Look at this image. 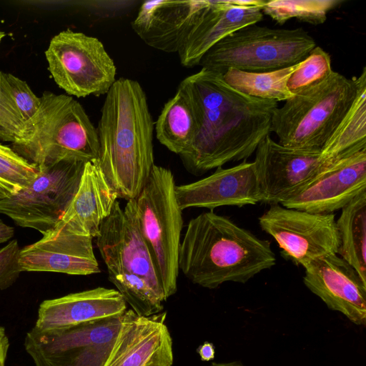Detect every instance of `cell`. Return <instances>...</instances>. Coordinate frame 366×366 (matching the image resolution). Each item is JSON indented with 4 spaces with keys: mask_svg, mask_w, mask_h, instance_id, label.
Returning <instances> with one entry per match:
<instances>
[{
    "mask_svg": "<svg viewBox=\"0 0 366 366\" xmlns=\"http://www.w3.org/2000/svg\"><path fill=\"white\" fill-rule=\"evenodd\" d=\"M194 108L198 132L179 155L185 169L199 176L229 162L246 161L270 134L277 102L244 94L223 74L202 68L179 84Z\"/></svg>",
    "mask_w": 366,
    "mask_h": 366,
    "instance_id": "6da1fadb",
    "label": "cell"
},
{
    "mask_svg": "<svg viewBox=\"0 0 366 366\" xmlns=\"http://www.w3.org/2000/svg\"><path fill=\"white\" fill-rule=\"evenodd\" d=\"M97 128L99 165L118 198H136L154 162V122L136 80L119 78L106 94Z\"/></svg>",
    "mask_w": 366,
    "mask_h": 366,
    "instance_id": "7a4b0ae2",
    "label": "cell"
},
{
    "mask_svg": "<svg viewBox=\"0 0 366 366\" xmlns=\"http://www.w3.org/2000/svg\"><path fill=\"white\" fill-rule=\"evenodd\" d=\"M275 264L269 241L213 210L189 220L178 258L179 272L207 289L227 282L246 283Z\"/></svg>",
    "mask_w": 366,
    "mask_h": 366,
    "instance_id": "3957f363",
    "label": "cell"
},
{
    "mask_svg": "<svg viewBox=\"0 0 366 366\" xmlns=\"http://www.w3.org/2000/svg\"><path fill=\"white\" fill-rule=\"evenodd\" d=\"M39 108L11 148L39 170L64 160H98L97 128L82 105L66 94L44 92Z\"/></svg>",
    "mask_w": 366,
    "mask_h": 366,
    "instance_id": "277c9868",
    "label": "cell"
},
{
    "mask_svg": "<svg viewBox=\"0 0 366 366\" xmlns=\"http://www.w3.org/2000/svg\"><path fill=\"white\" fill-rule=\"evenodd\" d=\"M356 93V77L348 79L332 70L277 107L271 132L285 147L320 151L350 109Z\"/></svg>",
    "mask_w": 366,
    "mask_h": 366,
    "instance_id": "5b68a950",
    "label": "cell"
},
{
    "mask_svg": "<svg viewBox=\"0 0 366 366\" xmlns=\"http://www.w3.org/2000/svg\"><path fill=\"white\" fill-rule=\"evenodd\" d=\"M175 187L172 171L154 164L139 195L124 207L134 217L149 246L166 300L177 292L179 272L183 218Z\"/></svg>",
    "mask_w": 366,
    "mask_h": 366,
    "instance_id": "8992f818",
    "label": "cell"
},
{
    "mask_svg": "<svg viewBox=\"0 0 366 366\" xmlns=\"http://www.w3.org/2000/svg\"><path fill=\"white\" fill-rule=\"evenodd\" d=\"M317 46L302 28L249 25L224 37L201 59L202 68L224 74L229 69L262 72L295 65Z\"/></svg>",
    "mask_w": 366,
    "mask_h": 366,
    "instance_id": "52a82bcc",
    "label": "cell"
},
{
    "mask_svg": "<svg viewBox=\"0 0 366 366\" xmlns=\"http://www.w3.org/2000/svg\"><path fill=\"white\" fill-rule=\"evenodd\" d=\"M45 56L52 78L69 96L107 94L117 80L114 61L97 37L62 31L51 39Z\"/></svg>",
    "mask_w": 366,
    "mask_h": 366,
    "instance_id": "ba28073f",
    "label": "cell"
},
{
    "mask_svg": "<svg viewBox=\"0 0 366 366\" xmlns=\"http://www.w3.org/2000/svg\"><path fill=\"white\" fill-rule=\"evenodd\" d=\"M85 164L79 160H64L39 170L26 189L9 199H0V213L21 227L44 234L57 224L69 207Z\"/></svg>",
    "mask_w": 366,
    "mask_h": 366,
    "instance_id": "9c48e42d",
    "label": "cell"
},
{
    "mask_svg": "<svg viewBox=\"0 0 366 366\" xmlns=\"http://www.w3.org/2000/svg\"><path fill=\"white\" fill-rule=\"evenodd\" d=\"M121 315L39 332L31 329L24 348L36 366H104L115 342Z\"/></svg>",
    "mask_w": 366,
    "mask_h": 366,
    "instance_id": "30bf717a",
    "label": "cell"
},
{
    "mask_svg": "<svg viewBox=\"0 0 366 366\" xmlns=\"http://www.w3.org/2000/svg\"><path fill=\"white\" fill-rule=\"evenodd\" d=\"M259 224L288 257L303 267L317 258L337 253L339 236L333 213H313L270 204L259 217Z\"/></svg>",
    "mask_w": 366,
    "mask_h": 366,
    "instance_id": "8fae6325",
    "label": "cell"
},
{
    "mask_svg": "<svg viewBox=\"0 0 366 366\" xmlns=\"http://www.w3.org/2000/svg\"><path fill=\"white\" fill-rule=\"evenodd\" d=\"M97 245L107 272H122L144 280L165 302L159 275L134 217L117 201L102 222Z\"/></svg>",
    "mask_w": 366,
    "mask_h": 366,
    "instance_id": "7c38bea8",
    "label": "cell"
},
{
    "mask_svg": "<svg viewBox=\"0 0 366 366\" xmlns=\"http://www.w3.org/2000/svg\"><path fill=\"white\" fill-rule=\"evenodd\" d=\"M366 191V149L339 159L319 172L280 204L313 213L341 210Z\"/></svg>",
    "mask_w": 366,
    "mask_h": 366,
    "instance_id": "4fadbf2b",
    "label": "cell"
},
{
    "mask_svg": "<svg viewBox=\"0 0 366 366\" xmlns=\"http://www.w3.org/2000/svg\"><path fill=\"white\" fill-rule=\"evenodd\" d=\"M262 202L280 204L325 167L320 151L290 148L267 136L258 145L253 161Z\"/></svg>",
    "mask_w": 366,
    "mask_h": 366,
    "instance_id": "5bb4252c",
    "label": "cell"
},
{
    "mask_svg": "<svg viewBox=\"0 0 366 366\" xmlns=\"http://www.w3.org/2000/svg\"><path fill=\"white\" fill-rule=\"evenodd\" d=\"M166 312L142 316L126 310L104 366H172V339Z\"/></svg>",
    "mask_w": 366,
    "mask_h": 366,
    "instance_id": "9a60e30c",
    "label": "cell"
},
{
    "mask_svg": "<svg viewBox=\"0 0 366 366\" xmlns=\"http://www.w3.org/2000/svg\"><path fill=\"white\" fill-rule=\"evenodd\" d=\"M303 282L332 310L357 325L366 322V283L337 254L317 258L305 267Z\"/></svg>",
    "mask_w": 366,
    "mask_h": 366,
    "instance_id": "2e32d148",
    "label": "cell"
},
{
    "mask_svg": "<svg viewBox=\"0 0 366 366\" xmlns=\"http://www.w3.org/2000/svg\"><path fill=\"white\" fill-rule=\"evenodd\" d=\"M208 4L209 0L144 1L132 27L148 46L167 53H178Z\"/></svg>",
    "mask_w": 366,
    "mask_h": 366,
    "instance_id": "e0dca14e",
    "label": "cell"
},
{
    "mask_svg": "<svg viewBox=\"0 0 366 366\" xmlns=\"http://www.w3.org/2000/svg\"><path fill=\"white\" fill-rule=\"evenodd\" d=\"M92 239L56 225L42 237L21 249L22 272H48L72 275L101 272L94 252Z\"/></svg>",
    "mask_w": 366,
    "mask_h": 366,
    "instance_id": "ac0fdd59",
    "label": "cell"
},
{
    "mask_svg": "<svg viewBox=\"0 0 366 366\" xmlns=\"http://www.w3.org/2000/svg\"><path fill=\"white\" fill-rule=\"evenodd\" d=\"M175 193L182 210L190 207L213 210L221 206L242 207L262 202L254 163L246 161L230 168L218 167L196 182L176 185Z\"/></svg>",
    "mask_w": 366,
    "mask_h": 366,
    "instance_id": "d6986e66",
    "label": "cell"
},
{
    "mask_svg": "<svg viewBox=\"0 0 366 366\" xmlns=\"http://www.w3.org/2000/svg\"><path fill=\"white\" fill-rule=\"evenodd\" d=\"M264 0H209L196 26L177 53L185 67L199 65L206 52L242 27L263 19Z\"/></svg>",
    "mask_w": 366,
    "mask_h": 366,
    "instance_id": "ffe728a7",
    "label": "cell"
},
{
    "mask_svg": "<svg viewBox=\"0 0 366 366\" xmlns=\"http://www.w3.org/2000/svg\"><path fill=\"white\" fill-rule=\"evenodd\" d=\"M127 303L116 289L98 287L43 301L32 329L41 332L66 328L122 315Z\"/></svg>",
    "mask_w": 366,
    "mask_h": 366,
    "instance_id": "44dd1931",
    "label": "cell"
},
{
    "mask_svg": "<svg viewBox=\"0 0 366 366\" xmlns=\"http://www.w3.org/2000/svg\"><path fill=\"white\" fill-rule=\"evenodd\" d=\"M117 199L98 161L87 162L77 191L56 225L72 234L96 238Z\"/></svg>",
    "mask_w": 366,
    "mask_h": 366,
    "instance_id": "7402d4cb",
    "label": "cell"
},
{
    "mask_svg": "<svg viewBox=\"0 0 366 366\" xmlns=\"http://www.w3.org/2000/svg\"><path fill=\"white\" fill-rule=\"evenodd\" d=\"M357 93L350 109L320 150L325 167L366 149V68L356 77Z\"/></svg>",
    "mask_w": 366,
    "mask_h": 366,
    "instance_id": "603a6c76",
    "label": "cell"
},
{
    "mask_svg": "<svg viewBox=\"0 0 366 366\" xmlns=\"http://www.w3.org/2000/svg\"><path fill=\"white\" fill-rule=\"evenodd\" d=\"M40 102L25 81L0 71V141H17L36 114Z\"/></svg>",
    "mask_w": 366,
    "mask_h": 366,
    "instance_id": "cb8c5ba5",
    "label": "cell"
},
{
    "mask_svg": "<svg viewBox=\"0 0 366 366\" xmlns=\"http://www.w3.org/2000/svg\"><path fill=\"white\" fill-rule=\"evenodd\" d=\"M197 132L194 108L186 94L178 88L154 122L156 137L160 144L179 156L189 150Z\"/></svg>",
    "mask_w": 366,
    "mask_h": 366,
    "instance_id": "d4e9b609",
    "label": "cell"
},
{
    "mask_svg": "<svg viewBox=\"0 0 366 366\" xmlns=\"http://www.w3.org/2000/svg\"><path fill=\"white\" fill-rule=\"evenodd\" d=\"M337 254L350 264L366 283V191L341 209L336 220Z\"/></svg>",
    "mask_w": 366,
    "mask_h": 366,
    "instance_id": "484cf974",
    "label": "cell"
},
{
    "mask_svg": "<svg viewBox=\"0 0 366 366\" xmlns=\"http://www.w3.org/2000/svg\"><path fill=\"white\" fill-rule=\"evenodd\" d=\"M300 64L262 72L229 69L223 74V79L232 87L248 96L285 102L293 95L287 88L288 79Z\"/></svg>",
    "mask_w": 366,
    "mask_h": 366,
    "instance_id": "4316f807",
    "label": "cell"
},
{
    "mask_svg": "<svg viewBox=\"0 0 366 366\" xmlns=\"http://www.w3.org/2000/svg\"><path fill=\"white\" fill-rule=\"evenodd\" d=\"M345 0H272L266 1L262 8L263 14L269 16L279 24L291 19L312 25L323 24L328 13L340 6Z\"/></svg>",
    "mask_w": 366,
    "mask_h": 366,
    "instance_id": "83f0119b",
    "label": "cell"
},
{
    "mask_svg": "<svg viewBox=\"0 0 366 366\" xmlns=\"http://www.w3.org/2000/svg\"><path fill=\"white\" fill-rule=\"evenodd\" d=\"M108 278L136 314L147 317L162 312L164 302L142 278L122 272H108Z\"/></svg>",
    "mask_w": 366,
    "mask_h": 366,
    "instance_id": "f1b7e54d",
    "label": "cell"
},
{
    "mask_svg": "<svg viewBox=\"0 0 366 366\" xmlns=\"http://www.w3.org/2000/svg\"><path fill=\"white\" fill-rule=\"evenodd\" d=\"M39 168L0 143V199H9L26 189L38 176Z\"/></svg>",
    "mask_w": 366,
    "mask_h": 366,
    "instance_id": "f546056e",
    "label": "cell"
},
{
    "mask_svg": "<svg viewBox=\"0 0 366 366\" xmlns=\"http://www.w3.org/2000/svg\"><path fill=\"white\" fill-rule=\"evenodd\" d=\"M332 71L330 55L316 46L291 74L287 88L294 94L325 79Z\"/></svg>",
    "mask_w": 366,
    "mask_h": 366,
    "instance_id": "4dcf8cb0",
    "label": "cell"
},
{
    "mask_svg": "<svg viewBox=\"0 0 366 366\" xmlns=\"http://www.w3.org/2000/svg\"><path fill=\"white\" fill-rule=\"evenodd\" d=\"M20 251L16 239H12L0 248V290L13 285L22 272L19 264Z\"/></svg>",
    "mask_w": 366,
    "mask_h": 366,
    "instance_id": "1f68e13d",
    "label": "cell"
},
{
    "mask_svg": "<svg viewBox=\"0 0 366 366\" xmlns=\"http://www.w3.org/2000/svg\"><path fill=\"white\" fill-rule=\"evenodd\" d=\"M9 348V340L4 327L0 325V366H5Z\"/></svg>",
    "mask_w": 366,
    "mask_h": 366,
    "instance_id": "d6a6232c",
    "label": "cell"
},
{
    "mask_svg": "<svg viewBox=\"0 0 366 366\" xmlns=\"http://www.w3.org/2000/svg\"><path fill=\"white\" fill-rule=\"evenodd\" d=\"M197 352L202 361L212 360L214 358V346L211 342H205L197 348Z\"/></svg>",
    "mask_w": 366,
    "mask_h": 366,
    "instance_id": "836d02e7",
    "label": "cell"
},
{
    "mask_svg": "<svg viewBox=\"0 0 366 366\" xmlns=\"http://www.w3.org/2000/svg\"><path fill=\"white\" fill-rule=\"evenodd\" d=\"M14 234V228L0 219V244L9 241L13 237Z\"/></svg>",
    "mask_w": 366,
    "mask_h": 366,
    "instance_id": "e575fe53",
    "label": "cell"
},
{
    "mask_svg": "<svg viewBox=\"0 0 366 366\" xmlns=\"http://www.w3.org/2000/svg\"><path fill=\"white\" fill-rule=\"evenodd\" d=\"M208 366H245L240 361H230L222 362H212Z\"/></svg>",
    "mask_w": 366,
    "mask_h": 366,
    "instance_id": "d590c367",
    "label": "cell"
},
{
    "mask_svg": "<svg viewBox=\"0 0 366 366\" xmlns=\"http://www.w3.org/2000/svg\"><path fill=\"white\" fill-rule=\"evenodd\" d=\"M5 33L2 31L0 30V44L2 41V39H4V37L5 36Z\"/></svg>",
    "mask_w": 366,
    "mask_h": 366,
    "instance_id": "8d00e7d4",
    "label": "cell"
}]
</instances>
